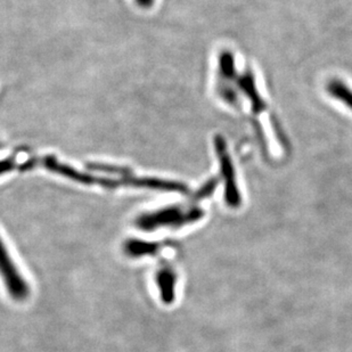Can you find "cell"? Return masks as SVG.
Wrapping results in <instances>:
<instances>
[{"label":"cell","instance_id":"obj_1","mask_svg":"<svg viewBox=\"0 0 352 352\" xmlns=\"http://www.w3.org/2000/svg\"><path fill=\"white\" fill-rule=\"evenodd\" d=\"M203 217L204 211L199 206H169L142 213L137 217L135 225L143 232H154L161 228L177 230L197 223Z\"/></svg>","mask_w":352,"mask_h":352},{"label":"cell","instance_id":"obj_2","mask_svg":"<svg viewBox=\"0 0 352 352\" xmlns=\"http://www.w3.org/2000/svg\"><path fill=\"white\" fill-rule=\"evenodd\" d=\"M88 169L100 173L118 175L120 179L122 180L124 186L138 187V188H148V190H162V192H171V193H179L188 195L190 190L183 183L171 182V180L157 179V178H145V177H137L124 166H112V164H103V163H91L88 166Z\"/></svg>","mask_w":352,"mask_h":352},{"label":"cell","instance_id":"obj_3","mask_svg":"<svg viewBox=\"0 0 352 352\" xmlns=\"http://www.w3.org/2000/svg\"><path fill=\"white\" fill-rule=\"evenodd\" d=\"M218 78L216 90L218 96L230 107H239V74L236 69L235 57L230 50L220 52L218 58Z\"/></svg>","mask_w":352,"mask_h":352},{"label":"cell","instance_id":"obj_4","mask_svg":"<svg viewBox=\"0 0 352 352\" xmlns=\"http://www.w3.org/2000/svg\"><path fill=\"white\" fill-rule=\"evenodd\" d=\"M213 144H214L217 157L219 160L220 173L225 185V201L227 206L233 209H237L242 206V195L237 185L235 168H234L233 160L228 152L226 140L221 135H216Z\"/></svg>","mask_w":352,"mask_h":352},{"label":"cell","instance_id":"obj_5","mask_svg":"<svg viewBox=\"0 0 352 352\" xmlns=\"http://www.w3.org/2000/svg\"><path fill=\"white\" fill-rule=\"evenodd\" d=\"M0 276L7 292L15 301H24L30 296V286L17 270L6 245L0 237Z\"/></svg>","mask_w":352,"mask_h":352},{"label":"cell","instance_id":"obj_6","mask_svg":"<svg viewBox=\"0 0 352 352\" xmlns=\"http://www.w3.org/2000/svg\"><path fill=\"white\" fill-rule=\"evenodd\" d=\"M237 85H239V89L250 100L251 107H252L253 113L256 114V116L263 113V111L266 110V103L260 96L259 90H258V87H256V77H254V74H253L251 69L248 67L239 76Z\"/></svg>","mask_w":352,"mask_h":352},{"label":"cell","instance_id":"obj_7","mask_svg":"<svg viewBox=\"0 0 352 352\" xmlns=\"http://www.w3.org/2000/svg\"><path fill=\"white\" fill-rule=\"evenodd\" d=\"M177 274L170 267H162L157 274V284L159 287L161 301L164 305H173L176 299Z\"/></svg>","mask_w":352,"mask_h":352},{"label":"cell","instance_id":"obj_8","mask_svg":"<svg viewBox=\"0 0 352 352\" xmlns=\"http://www.w3.org/2000/svg\"><path fill=\"white\" fill-rule=\"evenodd\" d=\"M161 249H162L161 243L147 242V241L135 239H128L123 245V251L126 256H131V258L157 256Z\"/></svg>","mask_w":352,"mask_h":352},{"label":"cell","instance_id":"obj_9","mask_svg":"<svg viewBox=\"0 0 352 352\" xmlns=\"http://www.w3.org/2000/svg\"><path fill=\"white\" fill-rule=\"evenodd\" d=\"M329 96L343 104L352 112V88L340 78H331L325 86Z\"/></svg>","mask_w":352,"mask_h":352},{"label":"cell","instance_id":"obj_10","mask_svg":"<svg viewBox=\"0 0 352 352\" xmlns=\"http://www.w3.org/2000/svg\"><path fill=\"white\" fill-rule=\"evenodd\" d=\"M217 186H218V179L217 178L208 180L199 190H196L195 193H194L193 202H199V201H202V199L212 195Z\"/></svg>","mask_w":352,"mask_h":352},{"label":"cell","instance_id":"obj_11","mask_svg":"<svg viewBox=\"0 0 352 352\" xmlns=\"http://www.w3.org/2000/svg\"><path fill=\"white\" fill-rule=\"evenodd\" d=\"M16 154L7 159L0 160V176L17 169Z\"/></svg>","mask_w":352,"mask_h":352},{"label":"cell","instance_id":"obj_12","mask_svg":"<svg viewBox=\"0 0 352 352\" xmlns=\"http://www.w3.org/2000/svg\"><path fill=\"white\" fill-rule=\"evenodd\" d=\"M138 6L144 7V8H150L153 6L154 0H136Z\"/></svg>","mask_w":352,"mask_h":352},{"label":"cell","instance_id":"obj_13","mask_svg":"<svg viewBox=\"0 0 352 352\" xmlns=\"http://www.w3.org/2000/svg\"><path fill=\"white\" fill-rule=\"evenodd\" d=\"M1 147H3V143H1V142H0V148H1Z\"/></svg>","mask_w":352,"mask_h":352}]
</instances>
